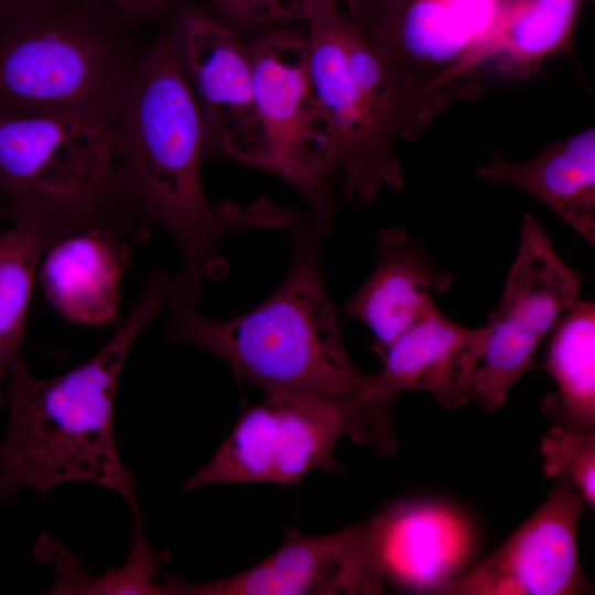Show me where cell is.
I'll return each instance as SVG.
<instances>
[{"instance_id": "obj_1", "label": "cell", "mask_w": 595, "mask_h": 595, "mask_svg": "<svg viewBox=\"0 0 595 595\" xmlns=\"http://www.w3.org/2000/svg\"><path fill=\"white\" fill-rule=\"evenodd\" d=\"M204 143L199 107L165 28L147 47L116 115L113 195L137 226L174 238L182 286L196 296L204 280L227 272L219 252L227 236L292 226L299 217L266 197L212 204L201 178Z\"/></svg>"}, {"instance_id": "obj_2", "label": "cell", "mask_w": 595, "mask_h": 595, "mask_svg": "<svg viewBox=\"0 0 595 595\" xmlns=\"http://www.w3.org/2000/svg\"><path fill=\"white\" fill-rule=\"evenodd\" d=\"M177 277L152 272L112 338L90 359L52 379L34 377L20 355L3 386L9 428L0 443V499L21 487L46 496L72 482L94 483L125 498L141 517L137 479L113 436V404L128 354L141 332L167 306Z\"/></svg>"}, {"instance_id": "obj_3", "label": "cell", "mask_w": 595, "mask_h": 595, "mask_svg": "<svg viewBox=\"0 0 595 595\" xmlns=\"http://www.w3.org/2000/svg\"><path fill=\"white\" fill-rule=\"evenodd\" d=\"M291 231V263L280 286L251 311L229 320L205 316L180 290L169 303L167 335L207 350L266 394L391 403L375 396L369 374L349 358L320 270L314 223Z\"/></svg>"}, {"instance_id": "obj_4", "label": "cell", "mask_w": 595, "mask_h": 595, "mask_svg": "<svg viewBox=\"0 0 595 595\" xmlns=\"http://www.w3.org/2000/svg\"><path fill=\"white\" fill-rule=\"evenodd\" d=\"M104 0H10L0 10V115L116 116L147 47Z\"/></svg>"}, {"instance_id": "obj_5", "label": "cell", "mask_w": 595, "mask_h": 595, "mask_svg": "<svg viewBox=\"0 0 595 595\" xmlns=\"http://www.w3.org/2000/svg\"><path fill=\"white\" fill-rule=\"evenodd\" d=\"M116 116L0 115V194L13 224L53 244L90 228L143 235L113 195Z\"/></svg>"}, {"instance_id": "obj_6", "label": "cell", "mask_w": 595, "mask_h": 595, "mask_svg": "<svg viewBox=\"0 0 595 595\" xmlns=\"http://www.w3.org/2000/svg\"><path fill=\"white\" fill-rule=\"evenodd\" d=\"M312 79L333 139L343 195L367 204L381 190H400L404 172L394 153L402 121L390 74L375 45L340 7L309 21Z\"/></svg>"}, {"instance_id": "obj_7", "label": "cell", "mask_w": 595, "mask_h": 595, "mask_svg": "<svg viewBox=\"0 0 595 595\" xmlns=\"http://www.w3.org/2000/svg\"><path fill=\"white\" fill-rule=\"evenodd\" d=\"M392 410L372 402L266 394L246 408L227 440L184 487L295 483L315 468L334 469V451L343 436L390 455L397 443Z\"/></svg>"}, {"instance_id": "obj_8", "label": "cell", "mask_w": 595, "mask_h": 595, "mask_svg": "<svg viewBox=\"0 0 595 595\" xmlns=\"http://www.w3.org/2000/svg\"><path fill=\"white\" fill-rule=\"evenodd\" d=\"M500 1H344L390 74L402 139L420 137L441 111L463 97L456 73L493 28Z\"/></svg>"}, {"instance_id": "obj_9", "label": "cell", "mask_w": 595, "mask_h": 595, "mask_svg": "<svg viewBox=\"0 0 595 595\" xmlns=\"http://www.w3.org/2000/svg\"><path fill=\"white\" fill-rule=\"evenodd\" d=\"M249 52L269 149L267 172L304 196L318 236H328L335 216L333 139L312 79L306 35L270 32Z\"/></svg>"}, {"instance_id": "obj_10", "label": "cell", "mask_w": 595, "mask_h": 595, "mask_svg": "<svg viewBox=\"0 0 595 595\" xmlns=\"http://www.w3.org/2000/svg\"><path fill=\"white\" fill-rule=\"evenodd\" d=\"M582 284L583 275L560 258L541 221L526 213L500 302L485 324L474 404L487 411L504 404L539 346L580 300Z\"/></svg>"}, {"instance_id": "obj_11", "label": "cell", "mask_w": 595, "mask_h": 595, "mask_svg": "<svg viewBox=\"0 0 595 595\" xmlns=\"http://www.w3.org/2000/svg\"><path fill=\"white\" fill-rule=\"evenodd\" d=\"M166 28L199 107L204 158L224 155L268 171L249 47L236 31L195 7L182 8Z\"/></svg>"}, {"instance_id": "obj_12", "label": "cell", "mask_w": 595, "mask_h": 595, "mask_svg": "<svg viewBox=\"0 0 595 595\" xmlns=\"http://www.w3.org/2000/svg\"><path fill=\"white\" fill-rule=\"evenodd\" d=\"M496 551L444 585L442 595H576L589 589L578 558L584 505L565 478Z\"/></svg>"}, {"instance_id": "obj_13", "label": "cell", "mask_w": 595, "mask_h": 595, "mask_svg": "<svg viewBox=\"0 0 595 595\" xmlns=\"http://www.w3.org/2000/svg\"><path fill=\"white\" fill-rule=\"evenodd\" d=\"M167 594H383L368 521L326 536L286 530L281 547L251 569L216 582L166 581Z\"/></svg>"}, {"instance_id": "obj_14", "label": "cell", "mask_w": 595, "mask_h": 595, "mask_svg": "<svg viewBox=\"0 0 595 595\" xmlns=\"http://www.w3.org/2000/svg\"><path fill=\"white\" fill-rule=\"evenodd\" d=\"M368 524L385 587L437 594L465 572L476 549V530L467 515L439 500L396 501Z\"/></svg>"}, {"instance_id": "obj_15", "label": "cell", "mask_w": 595, "mask_h": 595, "mask_svg": "<svg viewBox=\"0 0 595 595\" xmlns=\"http://www.w3.org/2000/svg\"><path fill=\"white\" fill-rule=\"evenodd\" d=\"M485 338V325H461L434 305L383 351L382 368L369 374L370 389L393 402L415 390L447 409L473 403Z\"/></svg>"}, {"instance_id": "obj_16", "label": "cell", "mask_w": 595, "mask_h": 595, "mask_svg": "<svg viewBox=\"0 0 595 595\" xmlns=\"http://www.w3.org/2000/svg\"><path fill=\"white\" fill-rule=\"evenodd\" d=\"M451 273L435 262L424 246L403 228H382L377 235V264L344 305L346 315L374 335L383 351L432 306L433 293L452 285Z\"/></svg>"}, {"instance_id": "obj_17", "label": "cell", "mask_w": 595, "mask_h": 595, "mask_svg": "<svg viewBox=\"0 0 595 595\" xmlns=\"http://www.w3.org/2000/svg\"><path fill=\"white\" fill-rule=\"evenodd\" d=\"M143 237L116 228H90L53 242L39 279L46 300L67 320L100 325L118 309L132 245Z\"/></svg>"}, {"instance_id": "obj_18", "label": "cell", "mask_w": 595, "mask_h": 595, "mask_svg": "<svg viewBox=\"0 0 595 595\" xmlns=\"http://www.w3.org/2000/svg\"><path fill=\"white\" fill-rule=\"evenodd\" d=\"M476 175L524 192L595 246L594 127L551 144L523 162L493 153Z\"/></svg>"}, {"instance_id": "obj_19", "label": "cell", "mask_w": 595, "mask_h": 595, "mask_svg": "<svg viewBox=\"0 0 595 595\" xmlns=\"http://www.w3.org/2000/svg\"><path fill=\"white\" fill-rule=\"evenodd\" d=\"M583 0H501L493 28L456 73L464 97L476 95L473 80L485 63L519 78L539 71L550 56L572 51Z\"/></svg>"}, {"instance_id": "obj_20", "label": "cell", "mask_w": 595, "mask_h": 595, "mask_svg": "<svg viewBox=\"0 0 595 595\" xmlns=\"http://www.w3.org/2000/svg\"><path fill=\"white\" fill-rule=\"evenodd\" d=\"M543 367L555 391L543 400L554 424L575 431L595 428V304L578 300L550 334Z\"/></svg>"}, {"instance_id": "obj_21", "label": "cell", "mask_w": 595, "mask_h": 595, "mask_svg": "<svg viewBox=\"0 0 595 595\" xmlns=\"http://www.w3.org/2000/svg\"><path fill=\"white\" fill-rule=\"evenodd\" d=\"M51 245L42 232L19 224L0 232V403L8 370L24 342L40 259Z\"/></svg>"}, {"instance_id": "obj_22", "label": "cell", "mask_w": 595, "mask_h": 595, "mask_svg": "<svg viewBox=\"0 0 595 595\" xmlns=\"http://www.w3.org/2000/svg\"><path fill=\"white\" fill-rule=\"evenodd\" d=\"M35 552L42 562L54 567L56 580L50 594H166L162 582L158 581L160 562L149 549L141 518H134L126 563L100 576L85 572L73 552L50 536L39 539Z\"/></svg>"}, {"instance_id": "obj_23", "label": "cell", "mask_w": 595, "mask_h": 595, "mask_svg": "<svg viewBox=\"0 0 595 595\" xmlns=\"http://www.w3.org/2000/svg\"><path fill=\"white\" fill-rule=\"evenodd\" d=\"M547 477L567 479L592 510L595 506V432L552 425L541 441Z\"/></svg>"}, {"instance_id": "obj_24", "label": "cell", "mask_w": 595, "mask_h": 595, "mask_svg": "<svg viewBox=\"0 0 595 595\" xmlns=\"http://www.w3.org/2000/svg\"><path fill=\"white\" fill-rule=\"evenodd\" d=\"M345 0H209L212 15L236 29L284 20L310 21L325 8Z\"/></svg>"}, {"instance_id": "obj_25", "label": "cell", "mask_w": 595, "mask_h": 595, "mask_svg": "<svg viewBox=\"0 0 595 595\" xmlns=\"http://www.w3.org/2000/svg\"><path fill=\"white\" fill-rule=\"evenodd\" d=\"M129 21L161 20L177 13L184 0H104Z\"/></svg>"}, {"instance_id": "obj_26", "label": "cell", "mask_w": 595, "mask_h": 595, "mask_svg": "<svg viewBox=\"0 0 595 595\" xmlns=\"http://www.w3.org/2000/svg\"><path fill=\"white\" fill-rule=\"evenodd\" d=\"M10 0H0V10L9 2Z\"/></svg>"}, {"instance_id": "obj_27", "label": "cell", "mask_w": 595, "mask_h": 595, "mask_svg": "<svg viewBox=\"0 0 595 595\" xmlns=\"http://www.w3.org/2000/svg\"><path fill=\"white\" fill-rule=\"evenodd\" d=\"M2 214H3V210H2V208L0 206V217L2 216Z\"/></svg>"}]
</instances>
